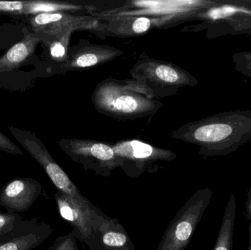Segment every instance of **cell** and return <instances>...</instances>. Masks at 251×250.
Segmentation results:
<instances>
[{
  "instance_id": "1",
  "label": "cell",
  "mask_w": 251,
  "mask_h": 250,
  "mask_svg": "<svg viewBox=\"0 0 251 250\" xmlns=\"http://www.w3.org/2000/svg\"><path fill=\"white\" fill-rule=\"evenodd\" d=\"M173 137L195 144L205 157H224L251 142V110H230L191 122Z\"/></svg>"
},
{
  "instance_id": "2",
  "label": "cell",
  "mask_w": 251,
  "mask_h": 250,
  "mask_svg": "<svg viewBox=\"0 0 251 250\" xmlns=\"http://www.w3.org/2000/svg\"><path fill=\"white\" fill-rule=\"evenodd\" d=\"M153 91L140 81L107 80L100 83L92 95L100 113L119 119L143 117L153 114L162 107L152 98Z\"/></svg>"
},
{
  "instance_id": "3",
  "label": "cell",
  "mask_w": 251,
  "mask_h": 250,
  "mask_svg": "<svg viewBox=\"0 0 251 250\" xmlns=\"http://www.w3.org/2000/svg\"><path fill=\"white\" fill-rule=\"evenodd\" d=\"M213 192L199 189L185 203L167 228L157 250H184L210 204Z\"/></svg>"
},
{
  "instance_id": "4",
  "label": "cell",
  "mask_w": 251,
  "mask_h": 250,
  "mask_svg": "<svg viewBox=\"0 0 251 250\" xmlns=\"http://www.w3.org/2000/svg\"><path fill=\"white\" fill-rule=\"evenodd\" d=\"M60 148L76 162L97 174L107 176L112 170L122 167L124 160L118 157L113 146L104 142L86 139H63Z\"/></svg>"
},
{
  "instance_id": "5",
  "label": "cell",
  "mask_w": 251,
  "mask_h": 250,
  "mask_svg": "<svg viewBox=\"0 0 251 250\" xmlns=\"http://www.w3.org/2000/svg\"><path fill=\"white\" fill-rule=\"evenodd\" d=\"M10 131L23 148L42 167L58 192L74 198L81 204H90L86 198L82 196L64 170L54 161L44 144L35 135L13 127L10 128Z\"/></svg>"
},
{
  "instance_id": "6",
  "label": "cell",
  "mask_w": 251,
  "mask_h": 250,
  "mask_svg": "<svg viewBox=\"0 0 251 250\" xmlns=\"http://www.w3.org/2000/svg\"><path fill=\"white\" fill-rule=\"evenodd\" d=\"M131 75L146 85H156L161 88L196 86L199 81L191 74L171 63L159 60H140L131 70Z\"/></svg>"
},
{
  "instance_id": "7",
  "label": "cell",
  "mask_w": 251,
  "mask_h": 250,
  "mask_svg": "<svg viewBox=\"0 0 251 250\" xmlns=\"http://www.w3.org/2000/svg\"><path fill=\"white\" fill-rule=\"evenodd\" d=\"M54 198L60 216L72 225L75 232L83 239L91 238L93 229L100 230L106 221L104 216L97 214L91 204H81L58 191Z\"/></svg>"
},
{
  "instance_id": "8",
  "label": "cell",
  "mask_w": 251,
  "mask_h": 250,
  "mask_svg": "<svg viewBox=\"0 0 251 250\" xmlns=\"http://www.w3.org/2000/svg\"><path fill=\"white\" fill-rule=\"evenodd\" d=\"M52 233V229L38 218L19 219L13 228L0 236V250H32Z\"/></svg>"
},
{
  "instance_id": "9",
  "label": "cell",
  "mask_w": 251,
  "mask_h": 250,
  "mask_svg": "<svg viewBox=\"0 0 251 250\" xmlns=\"http://www.w3.org/2000/svg\"><path fill=\"white\" fill-rule=\"evenodd\" d=\"M42 191V184L35 179L16 178L0 189V205L7 212H25L35 204Z\"/></svg>"
},
{
  "instance_id": "10",
  "label": "cell",
  "mask_w": 251,
  "mask_h": 250,
  "mask_svg": "<svg viewBox=\"0 0 251 250\" xmlns=\"http://www.w3.org/2000/svg\"><path fill=\"white\" fill-rule=\"evenodd\" d=\"M113 148L116 155L124 160V164L129 161L145 165L159 160L168 161L175 157L171 151L155 148L139 140L122 141Z\"/></svg>"
},
{
  "instance_id": "11",
  "label": "cell",
  "mask_w": 251,
  "mask_h": 250,
  "mask_svg": "<svg viewBox=\"0 0 251 250\" xmlns=\"http://www.w3.org/2000/svg\"><path fill=\"white\" fill-rule=\"evenodd\" d=\"M39 37L27 32L24 39L11 47L0 57V72L12 71L22 66L35 51Z\"/></svg>"
},
{
  "instance_id": "12",
  "label": "cell",
  "mask_w": 251,
  "mask_h": 250,
  "mask_svg": "<svg viewBox=\"0 0 251 250\" xmlns=\"http://www.w3.org/2000/svg\"><path fill=\"white\" fill-rule=\"evenodd\" d=\"M122 54L116 48L108 47L94 46L82 48L66 63L70 68H85L102 64L113 60Z\"/></svg>"
},
{
  "instance_id": "13",
  "label": "cell",
  "mask_w": 251,
  "mask_h": 250,
  "mask_svg": "<svg viewBox=\"0 0 251 250\" xmlns=\"http://www.w3.org/2000/svg\"><path fill=\"white\" fill-rule=\"evenodd\" d=\"M236 198L231 192L213 250H232L236 220Z\"/></svg>"
},
{
  "instance_id": "14",
  "label": "cell",
  "mask_w": 251,
  "mask_h": 250,
  "mask_svg": "<svg viewBox=\"0 0 251 250\" xmlns=\"http://www.w3.org/2000/svg\"><path fill=\"white\" fill-rule=\"evenodd\" d=\"M113 220H106L101 226L103 245L110 250H134L132 242L121 226L116 227Z\"/></svg>"
},
{
  "instance_id": "15",
  "label": "cell",
  "mask_w": 251,
  "mask_h": 250,
  "mask_svg": "<svg viewBox=\"0 0 251 250\" xmlns=\"http://www.w3.org/2000/svg\"><path fill=\"white\" fill-rule=\"evenodd\" d=\"M78 9L77 6L68 5L58 3L48 2V1H26L24 13H55L60 10H73Z\"/></svg>"
},
{
  "instance_id": "16",
  "label": "cell",
  "mask_w": 251,
  "mask_h": 250,
  "mask_svg": "<svg viewBox=\"0 0 251 250\" xmlns=\"http://www.w3.org/2000/svg\"><path fill=\"white\" fill-rule=\"evenodd\" d=\"M69 35H70V31L54 38L50 46V54L53 58L63 59L66 56V44L64 41H68Z\"/></svg>"
},
{
  "instance_id": "17",
  "label": "cell",
  "mask_w": 251,
  "mask_h": 250,
  "mask_svg": "<svg viewBox=\"0 0 251 250\" xmlns=\"http://www.w3.org/2000/svg\"><path fill=\"white\" fill-rule=\"evenodd\" d=\"M22 217L19 213L0 212V236L10 232Z\"/></svg>"
},
{
  "instance_id": "18",
  "label": "cell",
  "mask_w": 251,
  "mask_h": 250,
  "mask_svg": "<svg viewBox=\"0 0 251 250\" xmlns=\"http://www.w3.org/2000/svg\"><path fill=\"white\" fill-rule=\"evenodd\" d=\"M46 250H77L75 234L70 233L67 236L57 238L53 245Z\"/></svg>"
},
{
  "instance_id": "19",
  "label": "cell",
  "mask_w": 251,
  "mask_h": 250,
  "mask_svg": "<svg viewBox=\"0 0 251 250\" xmlns=\"http://www.w3.org/2000/svg\"><path fill=\"white\" fill-rule=\"evenodd\" d=\"M132 19L131 31L135 34L144 33L151 27L154 22V19H149L146 16H138L132 18Z\"/></svg>"
},
{
  "instance_id": "20",
  "label": "cell",
  "mask_w": 251,
  "mask_h": 250,
  "mask_svg": "<svg viewBox=\"0 0 251 250\" xmlns=\"http://www.w3.org/2000/svg\"><path fill=\"white\" fill-rule=\"evenodd\" d=\"M0 150L13 155L23 156L22 150L1 132H0Z\"/></svg>"
},
{
  "instance_id": "21",
  "label": "cell",
  "mask_w": 251,
  "mask_h": 250,
  "mask_svg": "<svg viewBox=\"0 0 251 250\" xmlns=\"http://www.w3.org/2000/svg\"><path fill=\"white\" fill-rule=\"evenodd\" d=\"M233 61L235 64V70L251 67V51L236 53L233 55Z\"/></svg>"
},
{
  "instance_id": "22",
  "label": "cell",
  "mask_w": 251,
  "mask_h": 250,
  "mask_svg": "<svg viewBox=\"0 0 251 250\" xmlns=\"http://www.w3.org/2000/svg\"><path fill=\"white\" fill-rule=\"evenodd\" d=\"M26 7V1H0V11L23 12Z\"/></svg>"
},
{
  "instance_id": "23",
  "label": "cell",
  "mask_w": 251,
  "mask_h": 250,
  "mask_svg": "<svg viewBox=\"0 0 251 250\" xmlns=\"http://www.w3.org/2000/svg\"><path fill=\"white\" fill-rule=\"evenodd\" d=\"M246 213L248 220L251 221V185L247 194V200H246Z\"/></svg>"
},
{
  "instance_id": "24",
  "label": "cell",
  "mask_w": 251,
  "mask_h": 250,
  "mask_svg": "<svg viewBox=\"0 0 251 250\" xmlns=\"http://www.w3.org/2000/svg\"><path fill=\"white\" fill-rule=\"evenodd\" d=\"M236 70L251 79V67L242 68L237 69Z\"/></svg>"
},
{
  "instance_id": "25",
  "label": "cell",
  "mask_w": 251,
  "mask_h": 250,
  "mask_svg": "<svg viewBox=\"0 0 251 250\" xmlns=\"http://www.w3.org/2000/svg\"><path fill=\"white\" fill-rule=\"evenodd\" d=\"M249 246H248L247 250H251V225H249Z\"/></svg>"
}]
</instances>
